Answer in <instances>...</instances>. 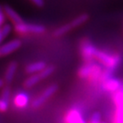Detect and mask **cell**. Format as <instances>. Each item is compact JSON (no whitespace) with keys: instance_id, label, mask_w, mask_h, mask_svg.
I'll use <instances>...</instances> for the list:
<instances>
[{"instance_id":"obj_1","label":"cell","mask_w":123,"mask_h":123,"mask_svg":"<svg viewBox=\"0 0 123 123\" xmlns=\"http://www.w3.org/2000/svg\"><path fill=\"white\" fill-rule=\"evenodd\" d=\"M94 58L97 59L100 63L103 64L106 69L113 71L121 62V57L117 54H111L109 52L100 50L97 49L95 52Z\"/></svg>"},{"instance_id":"obj_2","label":"cell","mask_w":123,"mask_h":123,"mask_svg":"<svg viewBox=\"0 0 123 123\" xmlns=\"http://www.w3.org/2000/svg\"><path fill=\"white\" fill-rule=\"evenodd\" d=\"M103 69L99 64L94 62H86V64L79 69V76L82 79H90L92 81H96L101 78Z\"/></svg>"},{"instance_id":"obj_3","label":"cell","mask_w":123,"mask_h":123,"mask_svg":"<svg viewBox=\"0 0 123 123\" xmlns=\"http://www.w3.org/2000/svg\"><path fill=\"white\" fill-rule=\"evenodd\" d=\"M113 101L115 106L113 123H123V83L121 88L114 92Z\"/></svg>"},{"instance_id":"obj_4","label":"cell","mask_w":123,"mask_h":123,"mask_svg":"<svg viewBox=\"0 0 123 123\" xmlns=\"http://www.w3.org/2000/svg\"><path fill=\"white\" fill-rule=\"evenodd\" d=\"M15 30L18 33H43L45 31V27L39 24H32V23L21 22L15 25Z\"/></svg>"},{"instance_id":"obj_5","label":"cell","mask_w":123,"mask_h":123,"mask_svg":"<svg viewBox=\"0 0 123 123\" xmlns=\"http://www.w3.org/2000/svg\"><path fill=\"white\" fill-rule=\"evenodd\" d=\"M97 49L98 48L95 47L90 41H83L81 44V54H82V57L86 62H92V59H94V55Z\"/></svg>"},{"instance_id":"obj_6","label":"cell","mask_w":123,"mask_h":123,"mask_svg":"<svg viewBox=\"0 0 123 123\" xmlns=\"http://www.w3.org/2000/svg\"><path fill=\"white\" fill-rule=\"evenodd\" d=\"M56 90H57V86H56V85H51V86H48L44 92H43L42 94L39 95V96L33 101V104H32L33 107L38 108V107H39V106H41L45 102L46 100L48 99L49 98H50V97L56 92Z\"/></svg>"},{"instance_id":"obj_7","label":"cell","mask_w":123,"mask_h":123,"mask_svg":"<svg viewBox=\"0 0 123 123\" xmlns=\"http://www.w3.org/2000/svg\"><path fill=\"white\" fill-rule=\"evenodd\" d=\"M66 123H86L80 111L77 109H71L65 115Z\"/></svg>"},{"instance_id":"obj_8","label":"cell","mask_w":123,"mask_h":123,"mask_svg":"<svg viewBox=\"0 0 123 123\" xmlns=\"http://www.w3.org/2000/svg\"><path fill=\"white\" fill-rule=\"evenodd\" d=\"M103 83V88L107 92H117L120 88H121V85H122L123 81H121V80L115 78V77H110V79L106 80L105 81H104Z\"/></svg>"},{"instance_id":"obj_9","label":"cell","mask_w":123,"mask_h":123,"mask_svg":"<svg viewBox=\"0 0 123 123\" xmlns=\"http://www.w3.org/2000/svg\"><path fill=\"white\" fill-rule=\"evenodd\" d=\"M21 45V42L19 39H13L10 40V42L6 43V44H3L0 46V55L1 56H6L9 55L11 52L16 50L18 48H20V46Z\"/></svg>"},{"instance_id":"obj_10","label":"cell","mask_w":123,"mask_h":123,"mask_svg":"<svg viewBox=\"0 0 123 123\" xmlns=\"http://www.w3.org/2000/svg\"><path fill=\"white\" fill-rule=\"evenodd\" d=\"M4 12L6 16H8L9 19H10L15 25H17V24H20V23L23 22L22 19H21V16L17 14V12L15 11V10H14L10 6H8V5L4 6Z\"/></svg>"},{"instance_id":"obj_11","label":"cell","mask_w":123,"mask_h":123,"mask_svg":"<svg viewBox=\"0 0 123 123\" xmlns=\"http://www.w3.org/2000/svg\"><path fill=\"white\" fill-rule=\"evenodd\" d=\"M29 103V98L25 92H19L14 98V104L17 108H25Z\"/></svg>"},{"instance_id":"obj_12","label":"cell","mask_w":123,"mask_h":123,"mask_svg":"<svg viewBox=\"0 0 123 123\" xmlns=\"http://www.w3.org/2000/svg\"><path fill=\"white\" fill-rule=\"evenodd\" d=\"M45 67L46 65L44 62H34V63H31L27 65L26 68V71L28 74H35L40 73L43 69L45 68Z\"/></svg>"},{"instance_id":"obj_13","label":"cell","mask_w":123,"mask_h":123,"mask_svg":"<svg viewBox=\"0 0 123 123\" xmlns=\"http://www.w3.org/2000/svg\"><path fill=\"white\" fill-rule=\"evenodd\" d=\"M16 68H17V64L15 62H12L8 65L5 74H4V80L7 83L11 82L14 76H15V72H16Z\"/></svg>"},{"instance_id":"obj_14","label":"cell","mask_w":123,"mask_h":123,"mask_svg":"<svg viewBox=\"0 0 123 123\" xmlns=\"http://www.w3.org/2000/svg\"><path fill=\"white\" fill-rule=\"evenodd\" d=\"M88 20V15L86 14H82V15L77 16L75 19H74L73 21L70 23H67L68 26V28L71 30V29L74 28V27H79V26L82 25L83 23H85L86 21Z\"/></svg>"},{"instance_id":"obj_15","label":"cell","mask_w":123,"mask_h":123,"mask_svg":"<svg viewBox=\"0 0 123 123\" xmlns=\"http://www.w3.org/2000/svg\"><path fill=\"white\" fill-rule=\"evenodd\" d=\"M41 78L39 77L38 74H32L31 76H29L27 80L24 82V86L27 88H29V87L33 86L34 85H36L38 81L40 80Z\"/></svg>"},{"instance_id":"obj_16","label":"cell","mask_w":123,"mask_h":123,"mask_svg":"<svg viewBox=\"0 0 123 123\" xmlns=\"http://www.w3.org/2000/svg\"><path fill=\"white\" fill-rule=\"evenodd\" d=\"M54 72V67L53 66H46L45 68H44L40 73H38V75L41 78V80L44 79L46 77H48Z\"/></svg>"},{"instance_id":"obj_17","label":"cell","mask_w":123,"mask_h":123,"mask_svg":"<svg viewBox=\"0 0 123 123\" xmlns=\"http://www.w3.org/2000/svg\"><path fill=\"white\" fill-rule=\"evenodd\" d=\"M89 123H102L101 121V115L98 112H95L92 114V115L91 116V119Z\"/></svg>"},{"instance_id":"obj_18","label":"cell","mask_w":123,"mask_h":123,"mask_svg":"<svg viewBox=\"0 0 123 123\" xmlns=\"http://www.w3.org/2000/svg\"><path fill=\"white\" fill-rule=\"evenodd\" d=\"M10 90L9 87H5V88L3 90L2 92V98L5 101L9 102V99H10Z\"/></svg>"},{"instance_id":"obj_19","label":"cell","mask_w":123,"mask_h":123,"mask_svg":"<svg viewBox=\"0 0 123 123\" xmlns=\"http://www.w3.org/2000/svg\"><path fill=\"white\" fill-rule=\"evenodd\" d=\"M9 107V102L5 101L3 98H0V111H6Z\"/></svg>"},{"instance_id":"obj_20","label":"cell","mask_w":123,"mask_h":123,"mask_svg":"<svg viewBox=\"0 0 123 123\" xmlns=\"http://www.w3.org/2000/svg\"><path fill=\"white\" fill-rule=\"evenodd\" d=\"M4 21H5V14L4 12V8H2V6L0 5V27L3 26Z\"/></svg>"},{"instance_id":"obj_21","label":"cell","mask_w":123,"mask_h":123,"mask_svg":"<svg viewBox=\"0 0 123 123\" xmlns=\"http://www.w3.org/2000/svg\"><path fill=\"white\" fill-rule=\"evenodd\" d=\"M31 1H32L35 5L38 6V7H41V6H43V4H44V1H43V0H31Z\"/></svg>"},{"instance_id":"obj_22","label":"cell","mask_w":123,"mask_h":123,"mask_svg":"<svg viewBox=\"0 0 123 123\" xmlns=\"http://www.w3.org/2000/svg\"><path fill=\"white\" fill-rule=\"evenodd\" d=\"M5 38H6L5 35L4 34V33H3V31H2V27H0V44H1V43L3 42V40H4Z\"/></svg>"},{"instance_id":"obj_23","label":"cell","mask_w":123,"mask_h":123,"mask_svg":"<svg viewBox=\"0 0 123 123\" xmlns=\"http://www.w3.org/2000/svg\"><path fill=\"white\" fill-rule=\"evenodd\" d=\"M3 86H4V81H3L2 80H0V88H1Z\"/></svg>"},{"instance_id":"obj_24","label":"cell","mask_w":123,"mask_h":123,"mask_svg":"<svg viewBox=\"0 0 123 123\" xmlns=\"http://www.w3.org/2000/svg\"><path fill=\"white\" fill-rule=\"evenodd\" d=\"M102 123H106V122H104V121H102Z\"/></svg>"}]
</instances>
